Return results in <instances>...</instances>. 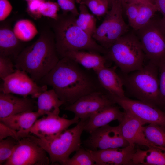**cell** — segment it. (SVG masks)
<instances>
[{"instance_id": "b9f144b4", "label": "cell", "mask_w": 165, "mask_h": 165, "mask_svg": "<svg viewBox=\"0 0 165 165\" xmlns=\"http://www.w3.org/2000/svg\"><path fill=\"white\" fill-rule=\"evenodd\" d=\"M159 22L162 28L165 31V16H164L163 18Z\"/></svg>"}, {"instance_id": "d590c367", "label": "cell", "mask_w": 165, "mask_h": 165, "mask_svg": "<svg viewBox=\"0 0 165 165\" xmlns=\"http://www.w3.org/2000/svg\"><path fill=\"white\" fill-rule=\"evenodd\" d=\"M158 67L160 73V92L165 111V60L160 63Z\"/></svg>"}, {"instance_id": "7bdbcfd3", "label": "cell", "mask_w": 165, "mask_h": 165, "mask_svg": "<svg viewBox=\"0 0 165 165\" xmlns=\"http://www.w3.org/2000/svg\"><path fill=\"white\" fill-rule=\"evenodd\" d=\"M122 4L123 8L127 4V0H120Z\"/></svg>"}, {"instance_id": "d4e9b609", "label": "cell", "mask_w": 165, "mask_h": 165, "mask_svg": "<svg viewBox=\"0 0 165 165\" xmlns=\"http://www.w3.org/2000/svg\"><path fill=\"white\" fill-rule=\"evenodd\" d=\"M13 30L16 37L23 42L31 41L38 33L34 23L27 19L18 20Z\"/></svg>"}, {"instance_id": "d6986e66", "label": "cell", "mask_w": 165, "mask_h": 165, "mask_svg": "<svg viewBox=\"0 0 165 165\" xmlns=\"http://www.w3.org/2000/svg\"><path fill=\"white\" fill-rule=\"evenodd\" d=\"M99 84L107 94L119 97L125 96L123 79L113 68L105 66L95 72Z\"/></svg>"}, {"instance_id": "8fae6325", "label": "cell", "mask_w": 165, "mask_h": 165, "mask_svg": "<svg viewBox=\"0 0 165 165\" xmlns=\"http://www.w3.org/2000/svg\"><path fill=\"white\" fill-rule=\"evenodd\" d=\"M2 80L0 92L17 94L25 97L31 95L32 98H37L47 89V86H38L27 72L18 69Z\"/></svg>"}, {"instance_id": "60d3db41", "label": "cell", "mask_w": 165, "mask_h": 165, "mask_svg": "<svg viewBox=\"0 0 165 165\" xmlns=\"http://www.w3.org/2000/svg\"><path fill=\"white\" fill-rule=\"evenodd\" d=\"M127 3H134L137 4H155L154 0H127Z\"/></svg>"}, {"instance_id": "ba28073f", "label": "cell", "mask_w": 165, "mask_h": 165, "mask_svg": "<svg viewBox=\"0 0 165 165\" xmlns=\"http://www.w3.org/2000/svg\"><path fill=\"white\" fill-rule=\"evenodd\" d=\"M137 31L145 57L158 66L165 60V31L159 22L152 19Z\"/></svg>"}, {"instance_id": "e0dca14e", "label": "cell", "mask_w": 165, "mask_h": 165, "mask_svg": "<svg viewBox=\"0 0 165 165\" xmlns=\"http://www.w3.org/2000/svg\"><path fill=\"white\" fill-rule=\"evenodd\" d=\"M36 107L33 100L20 98L12 94L0 93V119L28 111H33Z\"/></svg>"}, {"instance_id": "4fadbf2b", "label": "cell", "mask_w": 165, "mask_h": 165, "mask_svg": "<svg viewBox=\"0 0 165 165\" xmlns=\"http://www.w3.org/2000/svg\"><path fill=\"white\" fill-rule=\"evenodd\" d=\"M59 113L54 112L37 119L27 131L26 136L30 134L42 139L48 140L79 121V119L75 116L71 119L60 117Z\"/></svg>"}, {"instance_id": "d6a6232c", "label": "cell", "mask_w": 165, "mask_h": 165, "mask_svg": "<svg viewBox=\"0 0 165 165\" xmlns=\"http://www.w3.org/2000/svg\"><path fill=\"white\" fill-rule=\"evenodd\" d=\"M15 67L10 58L0 56V78L3 79L13 73L16 71Z\"/></svg>"}, {"instance_id": "8992f818", "label": "cell", "mask_w": 165, "mask_h": 165, "mask_svg": "<svg viewBox=\"0 0 165 165\" xmlns=\"http://www.w3.org/2000/svg\"><path fill=\"white\" fill-rule=\"evenodd\" d=\"M128 32L117 40L105 54L106 58L114 62L125 74L141 69L145 57L138 36Z\"/></svg>"}, {"instance_id": "bcb514c9", "label": "cell", "mask_w": 165, "mask_h": 165, "mask_svg": "<svg viewBox=\"0 0 165 165\" xmlns=\"http://www.w3.org/2000/svg\"><path fill=\"white\" fill-rule=\"evenodd\" d=\"M24 0L26 1L27 2L28 1H31V0Z\"/></svg>"}, {"instance_id": "ac0fdd59", "label": "cell", "mask_w": 165, "mask_h": 165, "mask_svg": "<svg viewBox=\"0 0 165 165\" xmlns=\"http://www.w3.org/2000/svg\"><path fill=\"white\" fill-rule=\"evenodd\" d=\"M115 104L106 107L91 116L87 120L84 130L90 134L112 121L117 120L120 122L124 112H122Z\"/></svg>"}, {"instance_id": "7c38bea8", "label": "cell", "mask_w": 165, "mask_h": 165, "mask_svg": "<svg viewBox=\"0 0 165 165\" xmlns=\"http://www.w3.org/2000/svg\"><path fill=\"white\" fill-rule=\"evenodd\" d=\"M90 134L83 143L86 148L91 150L123 148L130 145L123 137L119 124L116 126L107 124Z\"/></svg>"}, {"instance_id": "603a6c76", "label": "cell", "mask_w": 165, "mask_h": 165, "mask_svg": "<svg viewBox=\"0 0 165 165\" xmlns=\"http://www.w3.org/2000/svg\"><path fill=\"white\" fill-rule=\"evenodd\" d=\"M133 165H165V148H148L146 150L136 149L132 159Z\"/></svg>"}, {"instance_id": "277c9868", "label": "cell", "mask_w": 165, "mask_h": 165, "mask_svg": "<svg viewBox=\"0 0 165 165\" xmlns=\"http://www.w3.org/2000/svg\"><path fill=\"white\" fill-rule=\"evenodd\" d=\"M158 70V65L149 61L123 80L130 94L138 100L164 109L160 92Z\"/></svg>"}, {"instance_id": "4316f807", "label": "cell", "mask_w": 165, "mask_h": 165, "mask_svg": "<svg viewBox=\"0 0 165 165\" xmlns=\"http://www.w3.org/2000/svg\"><path fill=\"white\" fill-rule=\"evenodd\" d=\"M157 11L158 8L155 4H139L138 15L131 27L136 31L141 29L150 21Z\"/></svg>"}, {"instance_id": "74e56055", "label": "cell", "mask_w": 165, "mask_h": 165, "mask_svg": "<svg viewBox=\"0 0 165 165\" xmlns=\"http://www.w3.org/2000/svg\"><path fill=\"white\" fill-rule=\"evenodd\" d=\"M9 137H13L18 141L20 139L17 131L0 121V140Z\"/></svg>"}, {"instance_id": "3957f363", "label": "cell", "mask_w": 165, "mask_h": 165, "mask_svg": "<svg viewBox=\"0 0 165 165\" xmlns=\"http://www.w3.org/2000/svg\"><path fill=\"white\" fill-rule=\"evenodd\" d=\"M76 17L71 13H62L56 19L49 20L48 24L54 34L60 59L69 52L77 50L105 54L107 50L77 25Z\"/></svg>"}, {"instance_id": "e575fe53", "label": "cell", "mask_w": 165, "mask_h": 165, "mask_svg": "<svg viewBox=\"0 0 165 165\" xmlns=\"http://www.w3.org/2000/svg\"><path fill=\"white\" fill-rule=\"evenodd\" d=\"M46 0H31L27 2V11L28 14L33 19L37 20L42 16L39 12L41 4Z\"/></svg>"}, {"instance_id": "836d02e7", "label": "cell", "mask_w": 165, "mask_h": 165, "mask_svg": "<svg viewBox=\"0 0 165 165\" xmlns=\"http://www.w3.org/2000/svg\"><path fill=\"white\" fill-rule=\"evenodd\" d=\"M60 8L64 13H71L76 17L79 14V11L76 6V0H57Z\"/></svg>"}, {"instance_id": "5bb4252c", "label": "cell", "mask_w": 165, "mask_h": 165, "mask_svg": "<svg viewBox=\"0 0 165 165\" xmlns=\"http://www.w3.org/2000/svg\"><path fill=\"white\" fill-rule=\"evenodd\" d=\"M116 103L107 94L100 90L80 98L64 109L73 112L79 119H87L93 114L108 106Z\"/></svg>"}, {"instance_id": "44dd1931", "label": "cell", "mask_w": 165, "mask_h": 165, "mask_svg": "<svg viewBox=\"0 0 165 165\" xmlns=\"http://www.w3.org/2000/svg\"><path fill=\"white\" fill-rule=\"evenodd\" d=\"M40 116L37 111H28L0 119V121L17 131L21 138L26 136L27 131Z\"/></svg>"}, {"instance_id": "f6af8a7d", "label": "cell", "mask_w": 165, "mask_h": 165, "mask_svg": "<svg viewBox=\"0 0 165 165\" xmlns=\"http://www.w3.org/2000/svg\"><path fill=\"white\" fill-rule=\"evenodd\" d=\"M108 0V1H109V2H110V4H111V3L112 1L113 0Z\"/></svg>"}, {"instance_id": "9a60e30c", "label": "cell", "mask_w": 165, "mask_h": 165, "mask_svg": "<svg viewBox=\"0 0 165 165\" xmlns=\"http://www.w3.org/2000/svg\"><path fill=\"white\" fill-rule=\"evenodd\" d=\"M135 145L132 144L123 148L90 150L95 165H133L132 159L136 151Z\"/></svg>"}, {"instance_id": "2e32d148", "label": "cell", "mask_w": 165, "mask_h": 165, "mask_svg": "<svg viewBox=\"0 0 165 165\" xmlns=\"http://www.w3.org/2000/svg\"><path fill=\"white\" fill-rule=\"evenodd\" d=\"M119 125L122 135L130 145L138 144L151 148L157 146L149 141L143 130V122L124 112Z\"/></svg>"}, {"instance_id": "7402d4cb", "label": "cell", "mask_w": 165, "mask_h": 165, "mask_svg": "<svg viewBox=\"0 0 165 165\" xmlns=\"http://www.w3.org/2000/svg\"><path fill=\"white\" fill-rule=\"evenodd\" d=\"M66 57L70 58L86 69H92L94 72L105 66L106 57L95 52L74 51L67 53L64 57Z\"/></svg>"}, {"instance_id": "ab89813d", "label": "cell", "mask_w": 165, "mask_h": 165, "mask_svg": "<svg viewBox=\"0 0 165 165\" xmlns=\"http://www.w3.org/2000/svg\"><path fill=\"white\" fill-rule=\"evenodd\" d=\"M155 4L158 10L160 11L165 16V0H154Z\"/></svg>"}, {"instance_id": "1f68e13d", "label": "cell", "mask_w": 165, "mask_h": 165, "mask_svg": "<svg viewBox=\"0 0 165 165\" xmlns=\"http://www.w3.org/2000/svg\"><path fill=\"white\" fill-rule=\"evenodd\" d=\"M60 8L57 2L45 1L40 6L39 12L42 16L55 19L58 17Z\"/></svg>"}, {"instance_id": "9c48e42d", "label": "cell", "mask_w": 165, "mask_h": 165, "mask_svg": "<svg viewBox=\"0 0 165 165\" xmlns=\"http://www.w3.org/2000/svg\"><path fill=\"white\" fill-rule=\"evenodd\" d=\"M124 112L145 124H153L165 128V111L160 108L141 101L129 98L126 96L119 97L107 94Z\"/></svg>"}, {"instance_id": "7a4b0ae2", "label": "cell", "mask_w": 165, "mask_h": 165, "mask_svg": "<svg viewBox=\"0 0 165 165\" xmlns=\"http://www.w3.org/2000/svg\"><path fill=\"white\" fill-rule=\"evenodd\" d=\"M40 31L37 40L24 48L15 60L16 69L25 71L35 82L46 75L60 59L49 25L43 26Z\"/></svg>"}, {"instance_id": "484cf974", "label": "cell", "mask_w": 165, "mask_h": 165, "mask_svg": "<svg viewBox=\"0 0 165 165\" xmlns=\"http://www.w3.org/2000/svg\"><path fill=\"white\" fill-rule=\"evenodd\" d=\"M79 14L75 20L77 25L88 35L92 37L96 27V19L89 12L87 7L80 4Z\"/></svg>"}, {"instance_id": "6da1fadb", "label": "cell", "mask_w": 165, "mask_h": 165, "mask_svg": "<svg viewBox=\"0 0 165 165\" xmlns=\"http://www.w3.org/2000/svg\"><path fill=\"white\" fill-rule=\"evenodd\" d=\"M53 87L59 98L68 105L81 97L99 91L97 83L79 64L68 57L60 59L40 81Z\"/></svg>"}, {"instance_id": "30bf717a", "label": "cell", "mask_w": 165, "mask_h": 165, "mask_svg": "<svg viewBox=\"0 0 165 165\" xmlns=\"http://www.w3.org/2000/svg\"><path fill=\"white\" fill-rule=\"evenodd\" d=\"M50 163L46 151L30 134L18 141L14 152L5 165H47Z\"/></svg>"}, {"instance_id": "cb8c5ba5", "label": "cell", "mask_w": 165, "mask_h": 165, "mask_svg": "<svg viewBox=\"0 0 165 165\" xmlns=\"http://www.w3.org/2000/svg\"><path fill=\"white\" fill-rule=\"evenodd\" d=\"M37 98V111L40 116L54 112H60V107L64 104L53 88L43 92Z\"/></svg>"}, {"instance_id": "ee69618b", "label": "cell", "mask_w": 165, "mask_h": 165, "mask_svg": "<svg viewBox=\"0 0 165 165\" xmlns=\"http://www.w3.org/2000/svg\"><path fill=\"white\" fill-rule=\"evenodd\" d=\"M81 0H76V2L78 3H79Z\"/></svg>"}, {"instance_id": "f546056e", "label": "cell", "mask_w": 165, "mask_h": 165, "mask_svg": "<svg viewBox=\"0 0 165 165\" xmlns=\"http://www.w3.org/2000/svg\"><path fill=\"white\" fill-rule=\"evenodd\" d=\"M79 3L86 6L94 15L101 16L107 13L110 3L108 0H81Z\"/></svg>"}, {"instance_id": "83f0119b", "label": "cell", "mask_w": 165, "mask_h": 165, "mask_svg": "<svg viewBox=\"0 0 165 165\" xmlns=\"http://www.w3.org/2000/svg\"><path fill=\"white\" fill-rule=\"evenodd\" d=\"M148 140L157 146L165 148V128L153 124L143 127Z\"/></svg>"}, {"instance_id": "f35d334b", "label": "cell", "mask_w": 165, "mask_h": 165, "mask_svg": "<svg viewBox=\"0 0 165 165\" xmlns=\"http://www.w3.org/2000/svg\"><path fill=\"white\" fill-rule=\"evenodd\" d=\"M12 6L8 0H0V21L4 20L10 14Z\"/></svg>"}, {"instance_id": "5b68a950", "label": "cell", "mask_w": 165, "mask_h": 165, "mask_svg": "<svg viewBox=\"0 0 165 165\" xmlns=\"http://www.w3.org/2000/svg\"><path fill=\"white\" fill-rule=\"evenodd\" d=\"M88 119H81L74 127L67 129L48 140L42 139L31 134L30 135L48 154L50 163H58L62 165L72 152L80 148L81 136Z\"/></svg>"}, {"instance_id": "f1b7e54d", "label": "cell", "mask_w": 165, "mask_h": 165, "mask_svg": "<svg viewBox=\"0 0 165 165\" xmlns=\"http://www.w3.org/2000/svg\"><path fill=\"white\" fill-rule=\"evenodd\" d=\"M63 165H95L90 149L81 147L71 158L64 162Z\"/></svg>"}, {"instance_id": "4dcf8cb0", "label": "cell", "mask_w": 165, "mask_h": 165, "mask_svg": "<svg viewBox=\"0 0 165 165\" xmlns=\"http://www.w3.org/2000/svg\"><path fill=\"white\" fill-rule=\"evenodd\" d=\"M18 140L9 137L0 140V165L3 164L11 157Z\"/></svg>"}, {"instance_id": "52a82bcc", "label": "cell", "mask_w": 165, "mask_h": 165, "mask_svg": "<svg viewBox=\"0 0 165 165\" xmlns=\"http://www.w3.org/2000/svg\"><path fill=\"white\" fill-rule=\"evenodd\" d=\"M111 5V9L92 36L107 50L129 31V28L123 18V7L121 0H113Z\"/></svg>"}, {"instance_id": "ffe728a7", "label": "cell", "mask_w": 165, "mask_h": 165, "mask_svg": "<svg viewBox=\"0 0 165 165\" xmlns=\"http://www.w3.org/2000/svg\"><path fill=\"white\" fill-rule=\"evenodd\" d=\"M22 41L15 35L8 26L1 25L0 29V56L14 60L24 49Z\"/></svg>"}, {"instance_id": "8d00e7d4", "label": "cell", "mask_w": 165, "mask_h": 165, "mask_svg": "<svg viewBox=\"0 0 165 165\" xmlns=\"http://www.w3.org/2000/svg\"><path fill=\"white\" fill-rule=\"evenodd\" d=\"M124 8L126 9L129 24L132 27L134 24L138 15L139 10V4L127 3Z\"/></svg>"}]
</instances>
